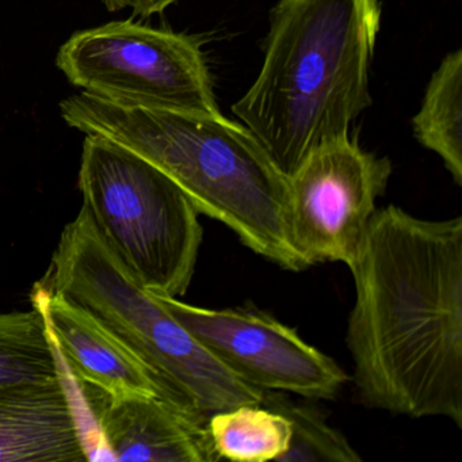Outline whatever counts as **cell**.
I'll list each match as a JSON object with an SVG mask.
<instances>
[{
  "instance_id": "1",
  "label": "cell",
  "mask_w": 462,
  "mask_h": 462,
  "mask_svg": "<svg viewBox=\"0 0 462 462\" xmlns=\"http://www.w3.org/2000/svg\"><path fill=\"white\" fill-rule=\"evenodd\" d=\"M348 351L359 402L462 429V217L375 210L348 264Z\"/></svg>"
},
{
  "instance_id": "2",
  "label": "cell",
  "mask_w": 462,
  "mask_h": 462,
  "mask_svg": "<svg viewBox=\"0 0 462 462\" xmlns=\"http://www.w3.org/2000/svg\"><path fill=\"white\" fill-rule=\"evenodd\" d=\"M64 121L142 156L169 175L197 212L289 272L307 269L289 237L288 177L255 136L220 113L121 104L93 94L60 104Z\"/></svg>"
},
{
  "instance_id": "13",
  "label": "cell",
  "mask_w": 462,
  "mask_h": 462,
  "mask_svg": "<svg viewBox=\"0 0 462 462\" xmlns=\"http://www.w3.org/2000/svg\"><path fill=\"white\" fill-rule=\"evenodd\" d=\"M207 426L218 459L278 462L291 442L288 419L262 402L210 413Z\"/></svg>"
},
{
  "instance_id": "16",
  "label": "cell",
  "mask_w": 462,
  "mask_h": 462,
  "mask_svg": "<svg viewBox=\"0 0 462 462\" xmlns=\"http://www.w3.org/2000/svg\"><path fill=\"white\" fill-rule=\"evenodd\" d=\"M110 12L131 10L137 17L147 18L161 14L178 0H102Z\"/></svg>"
},
{
  "instance_id": "3",
  "label": "cell",
  "mask_w": 462,
  "mask_h": 462,
  "mask_svg": "<svg viewBox=\"0 0 462 462\" xmlns=\"http://www.w3.org/2000/svg\"><path fill=\"white\" fill-rule=\"evenodd\" d=\"M380 0H278L261 71L234 115L289 177L372 105Z\"/></svg>"
},
{
  "instance_id": "14",
  "label": "cell",
  "mask_w": 462,
  "mask_h": 462,
  "mask_svg": "<svg viewBox=\"0 0 462 462\" xmlns=\"http://www.w3.org/2000/svg\"><path fill=\"white\" fill-rule=\"evenodd\" d=\"M61 364L44 313H0V386L59 383Z\"/></svg>"
},
{
  "instance_id": "6",
  "label": "cell",
  "mask_w": 462,
  "mask_h": 462,
  "mask_svg": "<svg viewBox=\"0 0 462 462\" xmlns=\"http://www.w3.org/2000/svg\"><path fill=\"white\" fill-rule=\"evenodd\" d=\"M56 64L72 85L109 101L220 113L201 48L186 34L116 21L72 34Z\"/></svg>"
},
{
  "instance_id": "11",
  "label": "cell",
  "mask_w": 462,
  "mask_h": 462,
  "mask_svg": "<svg viewBox=\"0 0 462 462\" xmlns=\"http://www.w3.org/2000/svg\"><path fill=\"white\" fill-rule=\"evenodd\" d=\"M33 302L56 350L75 377L110 397L158 396L144 365L88 310L37 283Z\"/></svg>"
},
{
  "instance_id": "7",
  "label": "cell",
  "mask_w": 462,
  "mask_h": 462,
  "mask_svg": "<svg viewBox=\"0 0 462 462\" xmlns=\"http://www.w3.org/2000/svg\"><path fill=\"white\" fill-rule=\"evenodd\" d=\"M391 174L388 158L347 136L313 151L289 175V237L305 267L353 262Z\"/></svg>"
},
{
  "instance_id": "9",
  "label": "cell",
  "mask_w": 462,
  "mask_h": 462,
  "mask_svg": "<svg viewBox=\"0 0 462 462\" xmlns=\"http://www.w3.org/2000/svg\"><path fill=\"white\" fill-rule=\"evenodd\" d=\"M75 378L90 411L104 461H218L207 416L185 412L158 396L110 397Z\"/></svg>"
},
{
  "instance_id": "15",
  "label": "cell",
  "mask_w": 462,
  "mask_h": 462,
  "mask_svg": "<svg viewBox=\"0 0 462 462\" xmlns=\"http://www.w3.org/2000/svg\"><path fill=\"white\" fill-rule=\"evenodd\" d=\"M262 404L277 411L291 423V442L278 462H361L362 457L345 435L307 405L286 399L281 392L266 391Z\"/></svg>"
},
{
  "instance_id": "12",
  "label": "cell",
  "mask_w": 462,
  "mask_h": 462,
  "mask_svg": "<svg viewBox=\"0 0 462 462\" xmlns=\"http://www.w3.org/2000/svg\"><path fill=\"white\" fill-rule=\"evenodd\" d=\"M416 140L442 159L462 185V51L448 53L432 74L420 110L412 118Z\"/></svg>"
},
{
  "instance_id": "4",
  "label": "cell",
  "mask_w": 462,
  "mask_h": 462,
  "mask_svg": "<svg viewBox=\"0 0 462 462\" xmlns=\"http://www.w3.org/2000/svg\"><path fill=\"white\" fill-rule=\"evenodd\" d=\"M39 285L104 324L144 365L159 397L174 407L209 416L263 400V391L229 372L139 282L85 208L64 228Z\"/></svg>"
},
{
  "instance_id": "5",
  "label": "cell",
  "mask_w": 462,
  "mask_h": 462,
  "mask_svg": "<svg viewBox=\"0 0 462 462\" xmlns=\"http://www.w3.org/2000/svg\"><path fill=\"white\" fill-rule=\"evenodd\" d=\"M83 208L151 293L188 291L202 243L199 215L158 167L112 140L88 134L79 170Z\"/></svg>"
},
{
  "instance_id": "10",
  "label": "cell",
  "mask_w": 462,
  "mask_h": 462,
  "mask_svg": "<svg viewBox=\"0 0 462 462\" xmlns=\"http://www.w3.org/2000/svg\"><path fill=\"white\" fill-rule=\"evenodd\" d=\"M60 364L59 383L0 386V462L88 461V411L74 375Z\"/></svg>"
},
{
  "instance_id": "8",
  "label": "cell",
  "mask_w": 462,
  "mask_h": 462,
  "mask_svg": "<svg viewBox=\"0 0 462 462\" xmlns=\"http://www.w3.org/2000/svg\"><path fill=\"white\" fill-rule=\"evenodd\" d=\"M170 313L229 372L254 388L334 400L348 377L326 354L269 313L208 310L158 296Z\"/></svg>"
}]
</instances>
